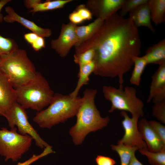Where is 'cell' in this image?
I'll list each match as a JSON object with an SVG mask.
<instances>
[{"mask_svg": "<svg viewBox=\"0 0 165 165\" xmlns=\"http://www.w3.org/2000/svg\"><path fill=\"white\" fill-rule=\"evenodd\" d=\"M133 62L134 68L130 81L133 85L139 86L142 73L145 67L148 64L144 56L135 57L134 59Z\"/></svg>", "mask_w": 165, "mask_h": 165, "instance_id": "cell-21", "label": "cell"}, {"mask_svg": "<svg viewBox=\"0 0 165 165\" xmlns=\"http://www.w3.org/2000/svg\"><path fill=\"white\" fill-rule=\"evenodd\" d=\"M76 26L71 22L67 24H63L58 38L51 42V48L61 57H66L71 48L77 43Z\"/></svg>", "mask_w": 165, "mask_h": 165, "instance_id": "cell-10", "label": "cell"}, {"mask_svg": "<svg viewBox=\"0 0 165 165\" xmlns=\"http://www.w3.org/2000/svg\"><path fill=\"white\" fill-rule=\"evenodd\" d=\"M125 0H100L90 2V8L97 18L105 20L122 8Z\"/></svg>", "mask_w": 165, "mask_h": 165, "instance_id": "cell-15", "label": "cell"}, {"mask_svg": "<svg viewBox=\"0 0 165 165\" xmlns=\"http://www.w3.org/2000/svg\"><path fill=\"white\" fill-rule=\"evenodd\" d=\"M94 56V50L90 49L81 53H76L74 55V61L80 66L93 61Z\"/></svg>", "mask_w": 165, "mask_h": 165, "instance_id": "cell-26", "label": "cell"}, {"mask_svg": "<svg viewBox=\"0 0 165 165\" xmlns=\"http://www.w3.org/2000/svg\"><path fill=\"white\" fill-rule=\"evenodd\" d=\"M41 2L40 0H26L24 1V2L26 8L31 9L37 4Z\"/></svg>", "mask_w": 165, "mask_h": 165, "instance_id": "cell-36", "label": "cell"}, {"mask_svg": "<svg viewBox=\"0 0 165 165\" xmlns=\"http://www.w3.org/2000/svg\"><path fill=\"white\" fill-rule=\"evenodd\" d=\"M158 69L152 77L147 102L155 104L165 100V61L158 64Z\"/></svg>", "mask_w": 165, "mask_h": 165, "instance_id": "cell-11", "label": "cell"}, {"mask_svg": "<svg viewBox=\"0 0 165 165\" xmlns=\"http://www.w3.org/2000/svg\"><path fill=\"white\" fill-rule=\"evenodd\" d=\"M82 101L79 97L56 93L48 107L37 112L33 120L41 128L50 129L76 116Z\"/></svg>", "mask_w": 165, "mask_h": 165, "instance_id": "cell-3", "label": "cell"}, {"mask_svg": "<svg viewBox=\"0 0 165 165\" xmlns=\"http://www.w3.org/2000/svg\"><path fill=\"white\" fill-rule=\"evenodd\" d=\"M141 47L138 28L130 17L116 13L75 49L79 53L93 49V73L103 77H118L119 88L123 89L124 75L133 65L134 58L140 55Z\"/></svg>", "mask_w": 165, "mask_h": 165, "instance_id": "cell-1", "label": "cell"}, {"mask_svg": "<svg viewBox=\"0 0 165 165\" xmlns=\"http://www.w3.org/2000/svg\"><path fill=\"white\" fill-rule=\"evenodd\" d=\"M16 102L15 89L0 70V116L5 117Z\"/></svg>", "mask_w": 165, "mask_h": 165, "instance_id": "cell-13", "label": "cell"}, {"mask_svg": "<svg viewBox=\"0 0 165 165\" xmlns=\"http://www.w3.org/2000/svg\"><path fill=\"white\" fill-rule=\"evenodd\" d=\"M18 48L14 39L4 37L0 35V56L9 54Z\"/></svg>", "mask_w": 165, "mask_h": 165, "instance_id": "cell-25", "label": "cell"}, {"mask_svg": "<svg viewBox=\"0 0 165 165\" xmlns=\"http://www.w3.org/2000/svg\"><path fill=\"white\" fill-rule=\"evenodd\" d=\"M148 0H125L119 14L124 17L139 6L148 3Z\"/></svg>", "mask_w": 165, "mask_h": 165, "instance_id": "cell-27", "label": "cell"}, {"mask_svg": "<svg viewBox=\"0 0 165 165\" xmlns=\"http://www.w3.org/2000/svg\"><path fill=\"white\" fill-rule=\"evenodd\" d=\"M105 20L97 18L89 24L81 26H76L75 32L77 42L75 47L86 41L90 38L97 31Z\"/></svg>", "mask_w": 165, "mask_h": 165, "instance_id": "cell-17", "label": "cell"}, {"mask_svg": "<svg viewBox=\"0 0 165 165\" xmlns=\"http://www.w3.org/2000/svg\"><path fill=\"white\" fill-rule=\"evenodd\" d=\"M33 139L28 135L19 133L16 127L9 130L3 127L0 129V155L7 162H17L31 147Z\"/></svg>", "mask_w": 165, "mask_h": 165, "instance_id": "cell-7", "label": "cell"}, {"mask_svg": "<svg viewBox=\"0 0 165 165\" xmlns=\"http://www.w3.org/2000/svg\"><path fill=\"white\" fill-rule=\"evenodd\" d=\"M69 18L70 22L75 24H80L84 21L76 10L70 14Z\"/></svg>", "mask_w": 165, "mask_h": 165, "instance_id": "cell-34", "label": "cell"}, {"mask_svg": "<svg viewBox=\"0 0 165 165\" xmlns=\"http://www.w3.org/2000/svg\"><path fill=\"white\" fill-rule=\"evenodd\" d=\"M96 89H86L76 114V121L70 129L69 134L76 145L81 144L86 135L106 127L109 122L107 116L102 117L95 104Z\"/></svg>", "mask_w": 165, "mask_h": 165, "instance_id": "cell-2", "label": "cell"}, {"mask_svg": "<svg viewBox=\"0 0 165 165\" xmlns=\"http://www.w3.org/2000/svg\"><path fill=\"white\" fill-rule=\"evenodd\" d=\"M5 117L10 128L16 127L20 134L31 136L38 147L44 149L49 145L41 138L29 123L25 109L17 102L14 103Z\"/></svg>", "mask_w": 165, "mask_h": 165, "instance_id": "cell-8", "label": "cell"}, {"mask_svg": "<svg viewBox=\"0 0 165 165\" xmlns=\"http://www.w3.org/2000/svg\"><path fill=\"white\" fill-rule=\"evenodd\" d=\"M76 10L84 20H90L92 18V13L83 5L79 6Z\"/></svg>", "mask_w": 165, "mask_h": 165, "instance_id": "cell-32", "label": "cell"}, {"mask_svg": "<svg viewBox=\"0 0 165 165\" xmlns=\"http://www.w3.org/2000/svg\"><path fill=\"white\" fill-rule=\"evenodd\" d=\"M153 116L163 124H165V100L154 104L152 109Z\"/></svg>", "mask_w": 165, "mask_h": 165, "instance_id": "cell-28", "label": "cell"}, {"mask_svg": "<svg viewBox=\"0 0 165 165\" xmlns=\"http://www.w3.org/2000/svg\"><path fill=\"white\" fill-rule=\"evenodd\" d=\"M128 165H144L136 158L135 153L132 155Z\"/></svg>", "mask_w": 165, "mask_h": 165, "instance_id": "cell-38", "label": "cell"}, {"mask_svg": "<svg viewBox=\"0 0 165 165\" xmlns=\"http://www.w3.org/2000/svg\"><path fill=\"white\" fill-rule=\"evenodd\" d=\"M137 28L144 26L152 32L155 30L151 23V17L148 3L140 5L130 13L129 17Z\"/></svg>", "mask_w": 165, "mask_h": 165, "instance_id": "cell-16", "label": "cell"}, {"mask_svg": "<svg viewBox=\"0 0 165 165\" xmlns=\"http://www.w3.org/2000/svg\"><path fill=\"white\" fill-rule=\"evenodd\" d=\"M53 152H55L53 151L52 147L49 145L45 147L40 154L38 155L34 154L28 160L23 162L19 163L16 165H30L39 159Z\"/></svg>", "mask_w": 165, "mask_h": 165, "instance_id": "cell-29", "label": "cell"}, {"mask_svg": "<svg viewBox=\"0 0 165 165\" xmlns=\"http://www.w3.org/2000/svg\"><path fill=\"white\" fill-rule=\"evenodd\" d=\"M15 89L16 102L25 109L37 112L48 106L54 94L45 78L37 72L31 80Z\"/></svg>", "mask_w": 165, "mask_h": 165, "instance_id": "cell-4", "label": "cell"}, {"mask_svg": "<svg viewBox=\"0 0 165 165\" xmlns=\"http://www.w3.org/2000/svg\"><path fill=\"white\" fill-rule=\"evenodd\" d=\"M0 61H1V57H0Z\"/></svg>", "mask_w": 165, "mask_h": 165, "instance_id": "cell-39", "label": "cell"}, {"mask_svg": "<svg viewBox=\"0 0 165 165\" xmlns=\"http://www.w3.org/2000/svg\"><path fill=\"white\" fill-rule=\"evenodd\" d=\"M97 165H115L116 162L113 159L101 155H97L95 159Z\"/></svg>", "mask_w": 165, "mask_h": 165, "instance_id": "cell-31", "label": "cell"}, {"mask_svg": "<svg viewBox=\"0 0 165 165\" xmlns=\"http://www.w3.org/2000/svg\"><path fill=\"white\" fill-rule=\"evenodd\" d=\"M79 69L78 74V79L74 90L69 94L73 97L78 96L79 91L82 86L88 84L89 76L93 73L95 64L93 61L88 64L79 66Z\"/></svg>", "mask_w": 165, "mask_h": 165, "instance_id": "cell-19", "label": "cell"}, {"mask_svg": "<svg viewBox=\"0 0 165 165\" xmlns=\"http://www.w3.org/2000/svg\"><path fill=\"white\" fill-rule=\"evenodd\" d=\"M71 0H56L41 2L37 4L30 11L33 14L38 12L48 11L62 8Z\"/></svg>", "mask_w": 165, "mask_h": 165, "instance_id": "cell-23", "label": "cell"}, {"mask_svg": "<svg viewBox=\"0 0 165 165\" xmlns=\"http://www.w3.org/2000/svg\"><path fill=\"white\" fill-rule=\"evenodd\" d=\"M39 36L36 34L31 32L25 34L24 35V38L28 43L31 45Z\"/></svg>", "mask_w": 165, "mask_h": 165, "instance_id": "cell-35", "label": "cell"}, {"mask_svg": "<svg viewBox=\"0 0 165 165\" xmlns=\"http://www.w3.org/2000/svg\"><path fill=\"white\" fill-rule=\"evenodd\" d=\"M148 4L152 21L156 25L163 22L165 13V0H148Z\"/></svg>", "mask_w": 165, "mask_h": 165, "instance_id": "cell-20", "label": "cell"}, {"mask_svg": "<svg viewBox=\"0 0 165 165\" xmlns=\"http://www.w3.org/2000/svg\"><path fill=\"white\" fill-rule=\"evenodd\" d=\"M33 49L36 51H38L45 46L44 38L39 36L36 40L31 45Z\"/></svg>", "mask_w": 165, "mask_h": 165, "instance_id": "cell-33", "label": "cell"}, {"mask_svg": "<svg viewBox=\"0 0 165 165\" xmlns=\"http://www.w3.org/2000/svg\"><path fill=\"white\" fill-rule=\"evenodd\" d=\"M5 10L7 13L3 17V20L5 22L8 23L17 22L32 32L44 38L49 37L51 36L52 31L50 29L42 28L34 22L19 15L12 7L6 6L5 8Z\"/></svg>", "mask_w": 165, "mask_h": 165, "instance_id": "cell-14", "label": "cell"}, {"mask_svg": "<svg viewBox=\"0 0 165 165\" xmlns=\"http://www.w3.org/2000/svg\"><path fill=\"white\" fill-rule=\"evenodd\" d=\"M148 64H156L165 61V39L149 47L144 55Z\"/></svg>", "mask_w": 165, "mask_h": 165, "instance_id": "cell-18", "label": "cell"}, {"mask_svg": "<svg viewBox=\"0 0 165 165\" xmlns=\"http://www.w3.org/2000/svg\"><path fill=\"white\" fill-rule=\"evenodd\" d=\"M11 1V0H0V23H1L3 21V14L1 13L2 8L6 4Z\"/></svg>", "mask_w": 165, "mask_h": 165, "instance_id": "cell-37", "label": "cell"}, {"mask_svg": "<svg viewBox=\"0 0 165 165\" xmlns=\"http://www.w3.org/2000/svg\"><path fill=\"white\" fill-rule=\"evenodd\" d=\"M151 127L165 144V126L160 123L154 120L149 121Z\"/></svg>", "mask_w": 165, "mask_h": 165, "instance_id": "cell-30", "label": "cell"}, {"mask_svg": "<svg viewBox=\"0 0 165 165\" xmlns=\"http://www.w3.org/2000/svg\"><path fill=\"white\" fill-rule=\"evenodd\" d=\"M102 92L104 97L111 103L109 113L118 110L129 112L132 116H143L144 104L137 97L134 88L127 86L124 89H120L105 86L102 87Z\"/></svg>", "mask_w": 165, "mask_h": 165, "instance_id": "cell-6", "label": "cell"}, {"mask_svg": "<svg viewBox=\"0 0 165 165\" xmlns=\"http://www.w3.org/2000/svg\"><path fill=\"white\" fill-rule=\"evenodd\" d=\"M111 149L119 155L120 160V165H128L133 154L138 150L136 147H132L122 144H112Z\"/></svg>", "mask_w": 165, "mask_h": 165, "instance_id": "cell-22", "label": "cell"}, {"mask_svg": "<svg viewBox=\"0 0 165 165\" xmlns=\"http://www.w3.org/2000/svg\"><path fill=\"white\" fill-rule=\"evenodd\" d=\"M120 114L123 117L122 124L124 134L122 138L118 141L117 144L136 147L138 150L147 148L138 127V120L140 117L134 115L130 117L127 112L124 111H121Z\"/></svg>", "mask_w": 165, "mask_h": 165, "instance_id": "cell-9", "label": "cell"}, {"mask_svg": "<svg viewBox=\"0 0 165 165\" xmlns=\"http://www.w3.org/2000/svg\"><path fill=\"white\" fill-rule=\"evenodd\" d=\"M138 127L141 138L149 151L156 152L165 149V144L146 119L143 118L141 119L138 123Z\"/></svg>", "mask_w": 165, "mask_h": 165, "instance_id": "cell-12", "label": "cell"}, {"mask_svg": "<svg viewBox=\"0 0 165 165\" xmlns=\"http://www.w3.org/2000/svg\"><path fill=\"white\" fill-rule=\"evenodd\" d=\"M0 70L15 88L32 79L37 72L27 52L19 48L0 56Z\"/></svg>", "mask_w": 165, "mask_h": 165, "instance_id": "cell-5", "label": "cell"}, {"mask_svg": "<svg viewBox=\"0 0 165 165\" xmlns=\"http://www.w3.org/2000/svg\"><path fill=\"white\" fill-rule=\"evenodd\" d=\"M139 151L147 158L151 165H165V149L153 152L149 151L146 148L139 149Z\"/></svg>", "mask_w": 165, "mask_h": 165, "instance_id": "cell-24", "label": "cell"}]
</instances>
